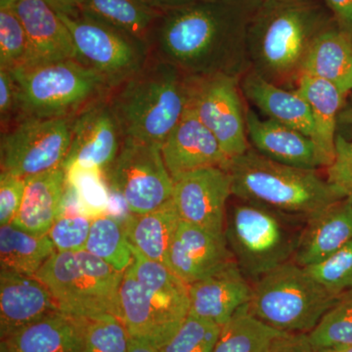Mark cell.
I'll return each mask as SVG.
<instances>
[{"mask_svg":"<svg viewBox=\"0 0 352 352\" xmlns=\"http://www.w3.org/2000/svg\"><path fill=\"white\" fill-rule=\"evenodd\" d=\"M261 0H197L160 14L151 56L191 78L241 80L251 69L248 31Z\"/></svg>","mask_w":352,"mask_h":352,"instance_id":"cell-1","label":"cell"},{"mask_svg":"<svg viewBox=\"0 0 352 352\" xmlns=\"http://www.w3.org/2000/svg\"><path fill=\"white\" fill-rule=\"evenodd\" d=\"M333 23L323 0H261L248 31L251 69L294 89L308 50Z\"/></svg>","mask_w":352,"mask_h":352,"instance_id":"cell-2","label":"cell"},{"mask_svg":"<svg viewBox=\"0 0 352 352\" xmlns=\"http://www.w3.org/2000/svg\"><path fill=\"white\" fill-rule=\"evenodd\" d=\"M122 138L163 144L189 108L190 76L150 57L108 96Z\"/></svg>","mask_w":352,"mask_h":352,"instance_id":"cell-3","label":"cell"},{"mask_svg":"<svg viewBox=\"0 0 352 352\" xmlns=\"http://www.w3.org/2000/svg\"><path fill=\"white\" fill-rule=\"evenodd\" d=\"M131 252L120 287V319L131 338L161 349L189 315V286L166 264Z\"/></svg>","mask_w":352,"mask_h":352,"instance_id":"cell-4","label":"cell"},{"mask_svg":"<svg viewBox=\"0 0 352 352\" xmlns=\"http://www.w3.org/2000/svg\"><path fill=\"white\" fill-rule=\"evenodd\" d=\"M226 170L232 196L288 217L307 219L344 199L317 170L278 163L252 148L231 157Z\"/></svg>","mask_w":352,"mask_h":352,"instance_id":"cell-5","label":"cell"},{"mask_svg":"<svg viewBox=\"0 0 352 352\" xmlns=\"http://www.w3.org/2000/svg\"><path fill=\"white\" fill-rule=\"evenodd\" d=\"M9 72L19 90V119L76 118L107 98L113 89L105 76L78 60L31 65Z\"/></svg>","mask_w":352,"mask_h":352,"instance_id":"cell-6","label":"cell"},{"mask_svg":"<svg viewBox=\"0 0 352 352\" xmlns=\"http://www.w3.org/2000/svg\"><path fill=\"white\" fill-rule=\"evenodd\" d=\"M124 273L83 250L53 252L34 277L48 289L64 314L90 319L120 318L119 291Z\"/></svg>","mask_w":352,"mask_h":352,"instance_id":"cell-7","label":"cell"},{"mask_svg":"<svg viewBox=\"0 0 352 352\" xmlns=\"http://www.w3.org/2000/svg\"><path fill=\"white\" fill-rule=\"evenodd\" d=\"M338 298L291 261L256 280L249 308L282 332L309 333Z\"/></svg>","mask_w":352,"mask_h":352,"instance_id":"cell-8","label":"cell"},{"mask_svg":"<svg viewBox=\"0 0 352 352\" xmlns=\"http://www.w3.org/2000/svg\"><path fill=\"white\" fill-rule=\"evenodd\" d=\"M288 217L243 200L227 212V244L245 277L258 280L294 258L300 235L287 223Z\"/></svg>","mask_w":352,"mask_h":352,"instance_id":"cell-9","label":"cell"},{"mask_svg":"<svg viewBox=\"0 0 352 352\" xmlns=\"http://www.w3.org/2000/svg\"><path fill=\"white\" fill-rule=\"evenodd\" d=\"M75 118H21L0 142L1 171L27 178L63 168Z\"/></svg>","mask_w":352,"mask_h":352,"instance_id":"cell-10","label":"cell"},{"mask_svg":"<svg viewBox=\"0 0 352 352\" xmlns=\"http://www.w3.org/2000/svg\"><path fill=\"white\" fill-rule=\"evenodd\" d=\"M71 32L78 61L100 73L112 87L131 78L149 61V44L117 28L82 13L59 14Z\"/></svg>","mask_w":352,"mask_h":352,"instance_id":"cell-11","label":"cell"},{"mask_svg":"<svg viewBox=\"0 0 352 352\" xmlns=\"http://www.w3.org/2000/svg\"><path fill=\"white\" fill-rule=\"evenodd\" d=\"M107 175L131 214H147L173 199L175 182L157 143L124 138Z\"/></svg>","mask_w":352,"mask_h":352,"instance_id":"cell-12","label":"cell"},{"mask_svg":"<svg viewBox=\"0 0 352 352\" xmlns=\"http://www.w3.org/2000/svg\"><path fill=\"white\" fill-rule=\"evenodd\" d=\"M240 80L227 76H190L189 107L230 159L251 148Z\"/></svg>","mask_w":352,"mask_h":352,"instance_id":"cell-13","label":"cell"},{"mask_svg":"<svg viewBox=\"0 0 352 352\" xmlns=\"http://www.w3.org/2000/svg\"><path fill=\"white\" fill-rule=\"evenodd\" d=\"M173 201L183 221L226 235V204L232 183L226 168L208 166L176 178Z\"/></svg>","mask_w":352,"mask_h":352,"instance_id":"cell-14","label":"cell"},{"mask_svg":"<svg viewBox=\"0 0 352 352\" xmlns=\"http://www.w3.org/2000/svg\"><path fill=\"white\" fill-rule=\"evenodd\" d=\"M235 261L226 235H217L180 221L168 250L166 265L187 285L210 276Z\"/></svg>","mask_w":352,"mask_h":352,"instance_id":"cell-15","label":"cell"},{"mask_svg":"<svg viewBox=\"0 0 352 352\" xmlns=\"http://www.w3.org/2000/svg\"><path fill=\"white\" fill-rule=\"evenodd\" d=\"M122 131L107 98L75 118L73 138L63 168L78 163L108 173L122 147Z\"/></svg>","mask_w":352,"mask_h":352,"instance_id":"cell-16","label":"cell"},{"mask_svg":"<svg viewBox=\"0 0 352 352\" xmlns=\"http://www.w3.org/2000/svg\"><path fill=\"white\" fill-rule=\"evenodd\" d=\"M162 154L173 180L208 166L226 168L230 161L217 138L190 107L164 141Z\"/></svg>","mask_w":352,"mask_h":352,"instance_id":"cell-17","label":"cell"},{"mask_svg":"<svg viewBox=\"0 0 352 352\" xmlns=\"http://www.w3.org/2000/svg\"><path fill=\"white\" fill-rule=\"evenodd\" d=\"M188 286L189 314L214 322L221 327L252 300V285L236 261Z\"/></svg>","mask_w":352,"mask_h":352,"instance_id":"cell-18","label":"cell"},{"mask_svg":"<svg viewBox=\"0 0 352 352\" xmlns=\"http://www.w3.org/2000/svg\"><path fill=\"white\" fill-rule=\"evenodd\" d=\"M56 311L61 310L38 278L0 271L1 340Z\"/></svg>","mask_w":352,"mask_h":352,"instance_id":"cell-19","label":"cell"},{"mask_svg":"<svg viewBox=\"0 0 352 352\" xmlns=\"http://www.w3.org/2000/svg\"><path fill=\"white\" fill-rule=\"evenodd\" d=\"M24 25L31 65L78 60L71 32L59 14L43 0H17L11 7Z\"/></svg>","mask_w":352,"mask_h":352,"instance_id":"cell-20","label":"cell"},{"mask_svg":"<svg viewBox=\"0 0 352 352\" xmlns=\"http://www.w3.org/2000/svg\"><path fill=\"white\" fill-rule=\"evenodd\" d=\"M248 138L264 157L296 168H324L314 141L302 132L271 119L263 120L254 111L245 110Z\"/></svg>","mask_w":352,"mask_h":352,"instance_id":"cell-21","label":"cell"},{"mask_svg":"<svg viewBox=\"0 0 352 352\" xmlns=\"http://www.w3.org/2000/svg\"><path fill=\"white\" fill-rule=\"evenodd\" d=\"M352 241V201L342 199L312 215L298 238L293 261L302 267L320 263Z\"/></svg>","mask_w":352,"mask_h":352,"instance_id":"cell-22","label":"cell"},{"mask_svg":"<svg viewBox=\"0 0 352 352\" xmlns=\"http://www.w3.org/2000/svg\"><path fill=\"white\" fill-rule=\"evenodd\" d=\"M87 319L53 312L1 340V352H83Z\"/></svg>","mask_w":352,"mask_h":352,"instance_id":"cell-23","label":"cell"},{"mask_svg":"<svg viewBox=\"0 0 352 352\" xmlns=\"http://www.w3.org/2000/svg\"><path fill=\"white\" fill-rule=\"evenodd\" d=\"M24 200L13 226L34 235H47L64 214L67 194L64 168L25 178Z\"/></svg>","mask_w":352,"mask_h":352,"instance_id":"cell-24","label":"cell"},{"mask_svg":"<svg viewBox=\"0 0 352 352\" xmlns=\"http://www.w3.org/2000/svg\"><path fill=\"white\" fill-rule=\"evenodd\" d=\"M241 91L268 119L292 127L311 138L314 122L307 102L296 89L268 82L250 69L240 80Z\"/></svg>","mask_w":352,"mask_h":352,"instance_id":"cell-25","label":"cell"},{"mask_svg":"<svg viewBox=\"0 0 352 352\" xmlns=\"http://www.w3.org/2000/svg\"><path fill=\"white\" fill-rule=\"evenodd\" d=\"M295 89L309 106L314 122L311 139L327 168L335 159L338 118L346 95L332 83L307 75L300 76Z\"/></svg>","mask_w":352,"mask_h":352,"instance_id":"cell-26","label":"cell"},{"mask_svg":"<svg viewBox=\"0 0 352 352\" xmlns=\"http://www.w3.org/2000/svg\"><path fill=\"white\" fill-rule=\"evenodd\" d=\"M302 75L332 83L346 96L352 91V34L337 23L330 25L308 50Z\"/></svg>","mask_w":352,"mask_h":352,"instance_id":"cell-27","label":"cell"},{"mask_svg":"<svg viewBox=\"0 0 352 352\" xmlns=\"http://www.w3.org/2000/svg\"><path fill=\"white\" fill-rule=\"evenodd\" d=\"M180 221L182 219L171 199L153 212L131 214L124 219V226L132 247L146 258L164 264Z\"/></svg>","mask_w":352,"mask_h":352,"instance_id":"cell-28","label":"cell"},{"mask_svg":"<svg viewBox=\"0 0 352 352\" xmlns=\"http://www.w3.org/2000/svg\"><path fill=\"white\" fill-rule=\"evenodd\" d=\"M82 13L149 44L160 11L146 0H82Z\"/></svg>","mask_w":352,"mask_h":352,"instance_id":"cell-29","label":"cell"},{"mask_svg":"<svg viewBox=\"0 0 352 352\" xmlns=\"http://www.w3.org/2000/svg\"><path fill=\"white\" fill-rule=\"evenodd\" d=\"M54 252L48 235H34L13 224L0 228L1 270L34 276Z\"/></svg>","mask_w":352,"mask_h":352,"instance_id":"cell-30","label":"cell"},{"mask_svg":"<svg viewBox=\"0 0 352 352\" xmlns=\"http://www.w3.org/2000/svg\"><path fill=\"white\" fill-rule=\"evenodd\" d=\"M284 333L259 320L245 305L222 326L214 352H271Z\"/></svg>","mask_w":352,"mask_h":352,"instance_id":"cell-31","label":"cell"},{"mask_svg":"<svg viewBox=\"0 0 352 352\" xmlns=\"http://www.w3.org/2000/svg\"><path fill=\"white\" fill-rule=\"evenodd\" d=\"M64 168L67 188L75 198L78 212L91 219L107 214L111 195L105 173L98 166L78 163Z\"/></svg>","mask_w":352,"mask_h":352,"instance_id":"cell-32","label":"cell"},{"mask_svg":"<svg viewBox=\"0 0 352 352\" xmlns=\"http://www.w3.org/2000/svg\"><path fill=\"white\" fill-rule=\"evenodd\" d=\"M85 250L122 273L133 258L124 222L113 215L94 219Z\"/></svg>","mask_w":352,"mask_h":352,"instance_id":"cell-33","label":"cell"},{"mask_svg":"<svg viewBox=\"0 0 352 352\" xmlns=\"http://www.w3.org/2000/svg\"><path fill=\"white\" fill-rule=\"evenodd\" d=\"M308 337L315 351L336 344H352V289L338 298Z\"/></svg>","mask_w":352,"mask_h":352,"instance_id":"cell-34","label":"cell"},{"mask_svg":"<svg viewBox=\"0 0 352 352\" xmlns=\"http://www.w3.org/2000/svg\"><path fill=\"white\" fill-rule=\"evenodd\" d=\"M31 63V46L12 8L0 9V69L11 71Z\"/></svg>","mask_w":352,"mask_h":352,"instance_id":"cell-35","label":"cell"},{"mask_svg":"<svg viewBox=\"0 0 352 352\" xmlns=\"http://www.w3.org/2000/svg\"><path fill=\"white\" fill-rule=\"evenodd\" d=\"M131 340L126 326L116 315L87 319L83 352H129Z\"/></svg>","mask_w":352,"mask_h":352,"instance_id":"cell-36","label":"cell"},{"mask_svg":"<svg viewBox=\"0 0 352 352\" xmlns=\"http://www.w3.org/2000/svg\"><path fill=\"white\" fill-rule=\"evenodd\" d=\"M221 326L189 314L161 352H214Z\"/></svg>","mask_w":352,"mask_h":352,"instance_id":"cell-37","label":"cell"},{"mask_svg":"<svg viewBox=\"0 0 352 352\" xmlns=\"http://www.w3.org/2000/svg\"><path fill=\"white\" fill-rule=\"evenodd\" d=\"M305 268L324 289L342 295L352 289V241L320 263Z\"/></svg>","mask_w":352,"mask_h":352,"instance_id":"cell-38","label":"cell"},{"mask_svg":"<svg viewBox=\"0 0 352 352\" xmlns=\"http://www.w3.org/2000/svg\"><path fill=\"white\" fill-rule=\"evenodd\" d=\"M94 219L78 214H63L47 233L56 252H80L85 249Z\"/></svg>","mask_w":352,"mask_h":352,"instance_id":"cell-39","label":"cell"},{"mask_svg":"<svg viewBox=\"0 0 352 352\" xmlns=\"http://www.w3.org/2000/svg\"><path fill=\"white\" fill-rule=\"evenodd\" d=\"M327 180L333 187L352 201V140L338 134L336 154L327 168Z\"/></svg>","mask_w":352,"mask_h":352,"instance_id":"cell-40","label":"cell"},{"mask_svg":"<svg viewBox=\"0 0 352 352\" xmlns=\"http://www.w3.org/2000/svg\"><path fill=\"white\" fill-rule=\"evenodd\" d=\"M25 180L10 173H0V226L12 224L24 200Z\"/></svg>","mask_w":352,"mask_h":352,"instance_id":"cell-41","label":"cell"},{"mask_svg":"<svg viewBox=\"0 0 352 352\" xmlns=\"http://www.w3.org/2000/svg\"><path fill=\"white\" fill-rule=\"evenodd\" d=\"M20 118L19 90L10 72L0 69V119L2 126Z\"/></svg>","mask_w":352,"mask_h":352,"instance_id":"cell-42","label":"cell"},{"mask_svg":"<svg viewBox=\"0 0 352 352\" xmlns=\"http://www.w3.org/2000/svg\"><path fill=\"white\" fill-rule=\"evenodd\" d=\"M271 352H315L308 333H284L273 344Z\"/></svg>","mask_w":352,"mask_h":352,"instance_id":"cell-43","label":"cell"},{"mask_svg":"<svg viewBox=\"0 0 352 352\" xmlns=\"http://www.w3.org/2000/svg\"><path fill=\"white\" fill-rule=\"evenodd\" d=\"M336 23L352 34V0H323Z\"/></svg>","mask_w":352,"mask_h":352,"instance_id":"cell-44","label":"cell"},{"mask_svg":"<svg viewBox=\"0 0 352 352\" xmlns=\"http://www.w3.org/2000/svg\"><path fill=\"white\" fill-rule=\"evenodd\" d=\"M58 14L68 17H78L82 14V0H43Z\"/></svg>","mask_w":352,"mask_h":352,"instance_id":"cell-45","label":"cell"},{"mask_svg":"<svg viewBox=\"0 0 352 352\" xmlns=\"http://www.w3.org/2000/svg\"><path fill=\"white\" fill-rule=\"evenodd\" d=\"M146 1L153 8L156 9L160 12H163V11L168 10V9L191 3V2L197 1V0H146Z\"/></svg>","mask_w":352,"mask_h":352,"instance_id":"cell-46","label":"cell"},{"mask_svg":"<svg viewBox=\"0 0 352 352\" xmlns=\"http://www.w3.org/2000/svg\"><path fill=\"white\" fill-rule=\"evenodd\" d=\"M129 352H161V349L145 340L131 338Z\"/></svg>","mask_w":352,"mask_h":352,"instance_id":"cell-47","label":"cell"},{"mask_svg":"<svg viewBox=\"0 0 352 352\" xmlns=\"http://www.w3.org/2000/svg\"><path fill=\"white\" fill-rule=\"evenodd\" d=\"M315 352H352V344H336V346L322 347Z\"/></svg>","mask_w":352,"mask_h":352,"instance_id":"cell-48","label":"cell"},{"mask_svg":"<svg viewBox=\"0 0 352 352\" xmlns=\"http://www.w3.org/2000/svg\"><path fill=\"white\" fill-rule=\"evenodd\" d=\"M17 0H0V9L11 8Z\"/></svg>","mask_w":352,"mask_h":352,"instance_id":"cell-49","label":"cell"}]
</instances>
